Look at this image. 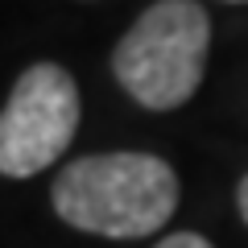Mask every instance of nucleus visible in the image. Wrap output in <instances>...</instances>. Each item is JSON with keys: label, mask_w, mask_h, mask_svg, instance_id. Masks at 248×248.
Wrapping results in <instances>:
<instances>
[{"label": "nucleus", "mask_w": 248, "mask_h": 248, "mask_svg": "<svg viewBox=\"0 0 248 248\" xmlns=\"http://www.w3.org/2000/svg\"><path fill=\"white\" fill-rule=\"evenodd\" d=\"M178 207V178L153 153H95L54 178V211L71 228L137 240L166 228Z\"/></svg>", "instance_id": "nucleus-1"}, {"label": "nucleus", "mask_w": 248, "mask_h": 248, "mask_svg": "<svg viewBox=\"0 0 248 248\" xmlns=\"http://www.w3.org/2000/svg\"><path fill=\"white\" fill-rule=\"evenodd\" d=\"M211 21L199 0H157L112 54L120 87L153 112H174L203 83Z\"/></svg>", "instance_id": "nucleus-2"}, {"label": "nucleus", "mask_w": 248, "mask_h": 248, "mask_svg": "<svg viewBox=\"0 0 248 248\" xmlns=\"http://www.w3.org/2000/svg\"><path fill=\"white\" fill-rule=\"evenodd\" d=\"M79 128V87L62 66L37 62L0 112V174L33 178L66 153Z\"/></svg>", "instance_id": "nucleus-3"}, {"label": "nucleus", "mask_w": 248, "mask_h": 248, "mask_svg": "<svg viewBox=\"0 0 248 248\" xmlns=\"http://www.w3.org/2000/svg\"><path fill=\"white\" fill-rule=\"evenodd\" d=\"M157 248H215L211 240H203L199 232H174V236H166Z\"/></svg>", "instance_id": "nucleus-4"}, {"label": "nucleus", "mask_w": 248, "mask_h": 248, "mask_svg": "<svg viewBox=\"0 0 248 248\" xmlns=\"http://www.w3.org/2000/svg\"><path fill=\"white\" fill-rule=\"evenodd\" d=\"M236 203H240V215H244V223H248V174H244V182H240V190H236Z\"/></svg>", "instance_id": "nucleus-5"}]
</instances>
